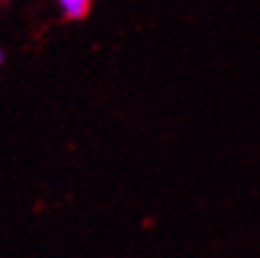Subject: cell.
<instances>
[{
  "instance_id": "7a4b0ae2",
  "label": "cell",
  "mask_w": 260,
  "mask_h": 258,
  "mask_svg": "<svg viewBox=\"0 0 260 258\" xmlns=\"http://www.w3.org/2000/svg\"><path fill=\"white\" fill-rule=\"evenodd\" d=\"M5 59H7V53H5V49L0 47V68H3V63H5Z\"/></svg>"
},
{
  "instance_id": "6da1fadb",
  "label": "cell",
  "mask_w": 260,
  "mask_h": 258,
  "mask_svg": "<svg viewBox=\"0 0 260 258\" xmlns=\"http://www.w3.org/2000/svg\"><path fill=\"white\" fill-rule=\"evenodd\" d=\"M91 3H93V0H57V9L63 19L79 21L89 15Z\"/></svg>"
}]
</instances>
